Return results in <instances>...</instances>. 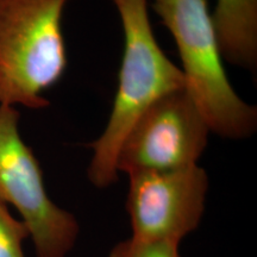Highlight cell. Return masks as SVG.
Returning <instances> with one entry per match:
<instances>
[{
  "mask_svg": "<svg viewBox=\"0 0 257 257\" xmlns=\"http://www.w3.org/2000/svg\"><path fill=\"white\" fill-rule=\"evenodd\" d=\"M111 2L121 22L124 50L107 124L89 144L87 178L99 189L111 187L118 180L117 155L135 120L161 96L186 88L181 69L166 55L154 35L148 0Z\"/></svg>",
  "mask_w": 257,
  "mask_h": 257,
  "instance_id": "6da1fadb",
  "label": "cell"
},
{
  "mask_svg": "<svg viewBox=\"0 0 257 257\" xmlns=\"http://www.w3.org/2000/svg\"><path fill=\"white\" fill-rule=\"evenodd\" d=\"M152 9L174 38L185 87L211 133L246 140L257 130V108L227 78L208 0H153Z\"/></svg>",
  "mask_w": 257,
  "mask_h": 257,
  "instance_id": "7a4b0ae2",
  "label": "cell"
},
{
  "mask_svg": "<svg viewBox=\"0 0 257 257\" xmlns=\"http://www.w3.org/2000/svg\"><path fill=\"white\" fill-rule=\"evenodd\" d=\"M70 0H0V105L41 110L63 78L62 19Z\"/></svg>",
  "mask_w": 257,
  "mask_h": 257,
  "instance_id": "3957f363",
  "label": "cell"
},
{
  "mask_svg": "<svg viewBox=\"0 0 257 257\" xmlns=\"http://www.w3.org/2000/svg\"><path fill=\"white\" fill-rule=\"evenodd\" d=\"M17 107L0 105V199L27 225L36 257H69L81 226L47 192L36 155L19 133Z\"/></svg>",
  "mask_w": 257,
  "mask_h": 257,
  "instance_id": "277c9868",
  "label": "cell"
},
{
  "mask_svg": "<svg viewBox=\"0 0 257 257\" xmlns=\"http://www.w3.org/2000/svg\"><path fill=\"white\" fill-rule=\"evenodd\" d=\"M211 128L187 89L161 96L128 128L115 161L117 173L162 172L199 165Z\"/></svg>",
  "mask_w": 257,
  "mask_h": 257,
  "instance_id": "5b68a950",
  "label": "cell"
},
{
  "mask_svg": "<svg viewBox=\"0 0 257 257\" xmlns=\"http://www.w3.org/2000/svg\"><path fill=\"white\" fill-rule=\"evenodd\" d=\"M126 208L131 237L181 244L206 212L210 179L199 165L127 174Z\"/></svg>",
  "mask_w": 257,
  "mask_h": 257,
  "instance_id": "8992f818",
  "label": "cell"
},
{
  "mask_svg": "<svg viewBox=\"0 0 257 257\" xmlns=\"http://www.w3.org/2000/svg\"><path fill=\"white\" fill-rule=\"evenodd\" d=\"M212 18L224 61L255 72L257 0H217Z\"/></svg>",
  "mask_w": 257,
  "mask_h": 257,
  "instance_id": "52a82bcc",
  "label": "cell"
},
{
  "mask_svg": "<svg viewBox=\"0 0 257 257\" xmlns=\"http://www.w3.org/2000/svg\"><path fill=\"white\" fill-rule=\"evenodd\" d=\"M28 239L30 233L27 225L0 199V257H27L24 242Z\"/></svg>",
  "mask_w": 257,
  "mask_h": 257,
  "instance_id": "ba28073f",
  "label": "cell"
},
{
  "mask_svg": "<svg viewBox=\"0 0 257 257\" xmlns=\"http://www.w3.org/2000/svg\"><path fill=\"white\" fill-rule=\"evenodd\" d=\"M107 257H181V252L179 243L138 239L130 236L115 243Z\"/></svg>",
  "mask_w": 257,
  "mask_h": 257,
  "instance_id": "9c48e42d",
  "label": "cell"
}]
</instances>
